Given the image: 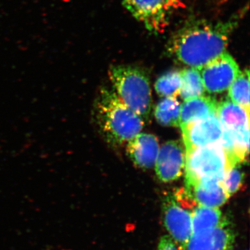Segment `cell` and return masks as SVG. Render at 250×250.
Listing matches in <instances>:
<instances>
[{
	"mask_svg": "<svg viewBox=\"0 0 250 250\" xmlns=\"http://www.w3.org/2000/svg\"><path fill=\"white\" fill-rule=\"evenodd\" d=\"M236 18L223 22L197 21L179 29L167 44V50L189 67L200 69L226 52L230 36L236 27Z\"/></svg>",
	"mask_w": 250,
	"mask_h": 250,
	"instance_id": "cell-1",
	"label": "cell"
},
{
	"mask_svg": "<svg viewBox=\"0 0 250 250\" xmlns=\"http://www.w3.org/2000/svg\"><path fill=\"white\" fill-rule=\"evenodd\" d=\"M99 132L108 145L122 146L140 134L145 122L120 99L114 89L100 90L93 106Z\"/></svg>",
	"mask_w": 250,
	"mask_h": 250,
	"instance_id": "cell-2",
	"label": "cell"
},
{
	"mask_svg": "<svg viewBox=\"0 0 250 250\" xmlns=\"http://www.w3.org/2000/svg\"><path fill=\"white\" fill-rule=\"evenodd\" d=\"M108 75L122 101L143 121H147L152 100L150 83L146 74L138 67L114 65L110 67Z\"/></svg>",
	"mask_w": 250,
	"mask_h": 250,
	"instance_id": "cell-3",
	"label": "cell"
},
{
	"mask_svg": "<svg viewBox=\"0 0 250 250\" xmlns=\"http://www.w3.org/2000/svg\"><path fill=\"white\" fill-rule=\"evenodd\" d=\"M186 183L208 177L223 179L226 158L220 142L186 153Z\"/></svg>",
	"mask_w": 250,
	"mask_h": 250,
	"instance_id": "cell-4",
	"label": "cell"
},
{
	"mask_svg": "<svg viewBox=\"0 0 250 250\" xmlns=\"http://www.w3.org/2000/svg\"><path fill=\"white\" fill-rule=\"evenodd\" d=\"M184 194V201L180 193L169 195L163 207L164 223L170 238L181 246H184L192 235V211L185 203L192 202Z\"/></svg>",
	"mask_w": 250,
	"mask_h": 250,
	"instance_id": "cell-5",
	"label": "cell"
},
{
	"mask_svg": "<svg viewBox=\"0 0 250 250\" xmlns=\"http://www.w3.org/2000/svg\"><path fill=\"white\" fill-rule=\"evenodd\" d=\"M123 6L153 33H160L167 26L177 0H121Z\"/></svg>",
	"mask_w": 250,
	"mask_h": 250,
	"instance_id": "cell-6",
	"label": "cell"
},
{
	"mask_svg": "<svg viewBox=\"0 0 250 250\" xmlns=\"http://www.w3.org/2000/svg\"><path fill=\"white\" fill-rule=\"evenodd\" d=\"M205 90L220 93L229 88L241 70L235 59L223 52L200 69Z\"/></svg>",
	"mask_w": 250,
	"mask_h": 250,
	"instance_id": "cell-7",
	"label": "cell"
},
{
	"mask_svg": "<svg viewBox=\"0 0 250 250\" xmlns=\"http://www.w3.org/2000/svg\"><path fill=\"white\" fill-rule=\"evenodd\" d=\"M186 153L220 142L223 126L217 114L181 127Z\"/></svg>",
	"mask_w": 250,
	"mask_h": 250,
	"instance_id": "cell-8",
	"label": "cell"
},
{
	"mask_svg": "<svg viewBox=\"0 0 250 250\" xmlns=\"http://www.w3.org/2000/svg\"><path fill=\"white\" fill-rule=\"evenodd\" d=\"M186 165V151L178 141H167L159 149L155 170L163 182H173L182 175Z\"/></svg>",
	"mask_w": 250,
	"mask_h": 250,
	"instance_id": "cell-9",
	"label": "cell"
},
{
	"mask_svg": "<svg viewBox=\"0 0 250 250\" xmlns=\"http://www.w3.org/2000/svg\"><path fill=\"white\" fill-rule=\"evenodd\" d=\"M184 192L197 205L216 207L226 203L229 195L223 187V179L208 177L186 183Z\"/></svg>",
	"mask_w": 250,
	"mask_h": 250,
	"instance_id": "cell-10",
	"label": "cell"
},
{
	"mask_svg": "<svg viewBox=\"0 0 250 250\" xmlns=\"http://www.w3.org/2000/svg\"><path fill=\"white\" fill-rule=\"evenodd\" d=\"M235 233L228 220L218 228L192 234L182 250H231Z\"/></svg>",
	"mask_w": 250,
	"mask_h": 250,
	"instance_id": "cell-11",
	"label": "cell"
},
{
	"mask_svg": "<svg viewBox=\"0 0 250 250\" xmlns=\"http://www.w3.org/2000/svg\"><path fill=\"white\" fill-rule=\"evenodd\" d=\"M126 151L133 163L141 168H151L155 165L159 144L155 136L139 134L127 142Z\"/></svg>",
	"mask_w": 250,
	"mask_h": 250,
	"instance_id": "cell-12",
	"label": "cell"
},
{
	"mask_svg": "<svg viewBox=\"0 0 250 250\" xmlns=\"http://www.w3.org/2000/svg\"><path fill=\"white\" fill-rule=\"evenodd\" d=\"M218 103L211 97L200 96L185 100L181 105L180 127L217 114Z\"/></svg>",
	"mask_w": 250,
	"mask_h": 250,
	"instance_id": "cell-13",
	"label": "cell"
},
{
	"mask_svg": "<svg viewBox=\"0 0 250 250\" xmlns=\"http://www.w3.org/2000/svg\"><path fill=\"white\" fill-rule=\"evenodd\" d=\"M217 116L222 126L231 131L250 127V112L233 103L230 99L218 104Z\"/></svg>",
	"mask_w": 250,
	"mask_h": 250,
	"instance_id": "cell-14",
	"label": "cell"
},
{
	"mask_svg": "<svg viewBox=\"0 0 250 250\" xmlns=\"http://www.w3.org/2000/svg\"><path fill=\"white\" fill-rule=\"evenodd\" d=\"M226 220L219 208L197 205L192 211V234L218 228Z\"/></svg>",
	"mask_w": 250,
	"mask_h": 250,
	"instance_id": "cell-15",
	"label": "cell"
},
{
	"mask_svg": "<svg viewBox=\"0 0 250 250\" xmlns=\"http://www.w3.org/2000/svg\"><path fill=\"white\" fill-rule=\"evenodd\" d=\"M181 88L179 95L184 100L203 96L205 89L200 69L187 67L180 71Z\"/></svg>",
	"mask_w": 250,
	"mask_h": 250,
	"instance_id": "cell-16",
	"label": "cell"
},
{
	"mask_svg": "<svg viewBox=\"0 0 250 250\" xmlns=\"http://www.w3.org/2000/svg\"><path fill=\"white\" fill-rule=\"evenodd\" d=\"M180 108V103L176 98H164L156 105L154 116L163 126H178Z\"/></svg>",
	"mask_w": 250,
	"mask_h": 250,
	"instance_id": "cell-17",
	"label": "cell"
},
{
	"mask_svg": "<svg viewBox=\"0 0 250 250\" xmlns=\"http://www.w3.org/2000/svg\"><path fill=\"white\" fill-rule=\"evenodd\" d=\"M250 73L248 69L241 71L229 88L230 100L250 112Z\"/></svg>",
	"mask_w": 250,
	"mask_h": 250,
	"instance_id": "cell-18",
	"label": "cell"
},
{
	"mask_svg": "<svg viewBox=\"0 0 250 250\" xmlns=\"http://www.w3.org/2000/svg\"><path fill=\"white\" fill-rule=\"evenodd\" d=\"M154 88L161 97L176 98L180 92V71L170 70L166 72L156 80Z\"/></svg>",
	"mask_w": 250,
	"mask_h": 250,
	"instance_id": "cell-19",
	"label": "cell"
},
{
	"mask_svg": "<svg viewBox=\"0 0 250 250\" xmlns=\"http://www.w3.org/2000/svg\"><path fill=\"white\" fill-rule=\"evenodd\" d=\"M244 173L240 164L233 166L225 171L223 179V187L229 196L236 193L243 184Z\"/></svg>",
	"mask_w": 250,
	"mask_h": 250,
	"instance_id": "cell-20",
	"label": "cell"
},
{
	"mask_svg": "<svg viewBox=\"0 0 250 250\" xmlns=\"http://www.w3.org/2000/svg\"><path fill=\"white\" fill-rule=\"evenodd\" d=\"M156 250H178L175 242L169 236H164L161 238Z\"/></svg>",
	"mask_w": 250,
	"mask_h": 250,
	"instance_id": "cell-21",
	"label": "cell"
}]
</instances>
